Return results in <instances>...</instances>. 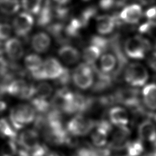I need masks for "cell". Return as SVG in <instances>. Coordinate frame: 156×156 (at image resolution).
Masks as SVG:
<instances>
[{
  "label": "cell",
  "mask_w": 156,
  "mask_h": 156,
  "mask_svg": "<svg viewBox=\"0 0 156 156\" xmlns=\"http://www.w3.org/2000/svg\"><path fill=\"white\" fill-rule=\"evenodd\" d=\"M117 58L111 53H105L100 58L101 71L105 73L112 71L117 64Z\"/></svg>",
  "instance_id": "obj_19"
},
{
  "label": "cell",
  "mask_w": 156,
  "mask_h": 156,
  "mask_svg": "<svg viewBox=\"0 0 156 156\" xmlns=\"http://www.w3.org/2000/svg\"><path fill=\"white\" fill-rule=\"evenodd\" d=\"M101 52V51L98 47L91 44L83 49L82 58L85 63L89 65H94V63L99 58Z\"/></svg>",
  "instance_id": "obj_20"
},
{
  "label": "cell",
  "mask_w": 156,
  "mask_h": 156,
  "mask_svg": "<svg viewBox=\"0 0 156 156\" xmlns=\"http://www.w3.org/2000/svg\"><path fill=\"white\" fill-rule=\"evenodd\" d=\"M43 0H21V5L25 12L30 14H38L40 12Z\"/></svg>",
  "instance_id": "obj_26"
},
{
  "label": "cell",
  "mask_w": 156,
  "mask_h": 156,
  "mask_svg": "<svg viewBox=\"0 0 156 156\" xmlns=\"http://www.w3.org/2000/svg\"><path fill=\"white\" fill-rule=\"evenodd\" d=\"M53 92L52 85L48 82H41L35 87V95L38 98L46 99L51 96Z\"/></svg>",
  "instance_id": "obj_27"
},
{
  "label": "cell",
  "mask_w": 156,
  "mask_h": 156,
  "mask_svg": "<svg viewBox=\"0 0 156 156\" xmlns=\"http://www.w3.org/2000/svg\"><path fill=\"white\" fill-rule=\"evenodd\" d=\"M144 105L149 110H156V83L146 85L142 90Z\"/></svg>",
  "instance_id": "obj_18"
},
{
  "label": "cell",
  "mask_w": 156,
  "mask_h": 156,
  "mask_svg": "<svg viewBox=\"0 0 156 156\" xmlns=\"http://www.w3.org/2000/svg\"><path fill=\"white\" fill-rule=\"evenodd\" d=\"M148 66L154 72H156V51L151 52L147 58Z\"/></svg>",
  "instance_id": "obj_34"
},
{
  "label": "cell",
  "mask_w": 156,
  "mask_h": 156,
  "mask_svg": "<svg viewBox=\"0 0 156 156\" xmlns=\"http://www.w3.org/2000/svg\"><path fill=\"white\" fill-rule=\"evenodd\" d=\"M51 38L48 34L40 32L34 35L32 38L31 44L33 49L38 53L46 52L50 47Z\"/></svg>",
  "instance_id": "obj_17"
},
{
  "label": "cell",
  "mask_w": 156,
  "mask_h": 156,
  "mask_svg": "<svg viewBox=\"0 0 156 156\" xmlns=\"http://www.w3.org/2000/svg\"><path fill=\"white\" fill-rule=\"evenodd\" d=\"M151 116H152V118L154 119V121L156 122V113H152V115H151Z\"/></svg>",
  "instance_id": "obj_42"
},
{
  "label": "cell",
  "mask_w": 156,
  "mask_h": 156,
  "mask_svg": "<svg viewBox=\"0 0 156 156\" xmlns=\"http://www.w3.org/2000/svg\"><path fill=\"white\" fill-rule=\"evenodd\" d=\"M110 122L117 127L126 126L129 122V115L125 108L121 107H114L108 112Z\"/></svg>",
  "instance_id": "obj_16"
},
{
  "label": "cell",
  "mask_w": 156,
  "mask_h": 156,
  "mask_svg": "<svg viewBox=\"0 0 156 156\" xmlns=\"http://www.w3.org/2000/svg\"><path fill=\"white\" fill-rule=\"evenodd\" d=\"M59 57L67 65L77 63L80 58L79 51L74 47L69 45H63L58 49Z\"/></svg>",
  "instance_id": "obj_15"
},
{
  "label": "cell",
  "mask_w": 156,
  "mask_h": 156,
  "mask_svg": "<svg viewBox=\"0 0 156 156\" xmlns=\"http://www.w3.org/2000/svg\"><path fill=\"white\" fill-rule=\"evenodd\" d=\"M20 7L19 0H0V11L5 15L15 14L18 12Z\"/></svg>",
  "instance_id": "obj_23"
},
{
  "label": "cell",
  "mask_w": 156,
  "mask_h": 156,
  "mask_svg": "<svg viewBox=\"0 0 156 156\" xmlns=\"http://www.w3.org/2000/svg\"><path fill=\"white\" fill-rule=\"evenodd\" d=\"M151 44L146 38L136 35L127 38L124 45V49L127 57L136 60L144 58L146 54L150 51Z\"/></svg>",
  "instance_id": "obj_2"
},
{
  "label": "cell",
  "mask_w": 156,
  "mask_h": 156,
  "mask_svg": "<svg viewBox=\"0 0 156 156\" xmlns=\"http://www.w3.org/2000/svg\"><path fill=\"white\" fill-rule=\"evenodd\" d=\"M121 156H129V155H127V154H126V155H121Z\"/></svg>",
  "instance_id": "obj_43"
},
{
  "label": "cell",
  "mask_w": 156,
  "mask_h": 156,
  "mask_svg": "<svg viewBox=\"0 0 156 156\" xmlns=\"http://www.w3.org/2000/svg\"><path fill=\"white\" fill-rule=\"evenodd\" d=\"M147 21H149L154 27H156V14L153 19H152L151 20H148Z\"/></svg>",
  "instance_id": "obj_41"
},
{
  "label": "cell",
  "mask_w": 156,
  "mask_h": 156,
  "mask_svg": "<svg viewBox=\"0 0 156 156\" xmlns=\"http://www.w3.org/2000/svg\"><path fill=\"white\" fill-rule=\"evenodd\" d=\"M116 25V18L115 16L103 15L96 18V27L98 32L101 35L110 34Z\"/></svg>",
  "instance_id": "obj_14"
},
{
  "label": "cell",
  "mask_w": 156,
  "mask_h": 156,
  "mask_svg": "<svg viewBox=\"0 0 156 156\" xmlns=\"http://www.w3.org/2000/svg\"><path fill=\"white\" fill-rule=\"evenodd\" d=\"M56 16L61 20L65 19L68 14V9L66 7H64L62 6H60V7H57L55 9V11Z\"/></svg>",
  "instance_id": "obj_35"
},
{
  "label": "cell",
  "mask_w": 156,
  "mask_h": 156,
  "mask_svg": "<svg viewBox=\"0 0 156 156\" xmlns=\"http://www.w3.org/2000/svg\"><path fill=\"white\" fill-rule=\"evenodd\" d=\"M124 3V0H100L99 7L103 10H109L114 6H120Z\"/></svg>",
  "instance_id": "obj_32"
},
{
  "label": "cell",
  "mask_w": 156,
  "mask_h": 156,
  "mask_svg": "<svg viewBox=\"0 0 156 156\" xmlns=\"http://www.w3.org/2000/svg\"><path fill=\"white\" fill-rule=\"evenodd\" d=\"M54 1L60 5H64L67 4L68 2H69L70 0H54Z\"/></svg>",
  "instance_id": "obj_40"
},
{
  "label": "cell",
  "mask_w": 156,
  "mask_h": 156,
  "mask_svg": "<svg viewBox=\"0 0 156 156\" xmlns=\"http://www.w3.org/2000/svg\"><path fill=\"white\" fill-rule=\"evenodd\" d=\"M46 156H65V155L58 151H50L49 149L47 154Z\"/></svg>",
  "instance_id": "obj_36"
},
{
  "label": "cell",
  "mask_w": 156,
  "mask_h": 156,
  "mask_svg": "<svg viewBox=\"0 0 156 156\" xmlns=\"http://www.w3.org/2000/svg\"><path fill=\"white\" fill-rule=\"evenodd\" d=\"M7 103L3 100L0 99V113L4 112L7 108Z\"/></svg>",
  "instance_id": "obj_37"
},
{
  "label": "cell",
  "mask_w": 156,
  "mask_h": 156,
  "mask_svg": "<svg viewBox=\"0 0 156 156\" xmlns=\"http://www.w3.org/2000/svg\"><path fill=\"white\" fill-rule=\"evenodd\" d=\"M43 60L40 56L35 54L27 55L24 59V65L30 73L41 69L43 65Z\"/></svg>",
  "instance_id": "obj_22"
},
{
  "label": "cell",
  "mask_w": 156,
  "mask_h": 156,
  "mask_svg": "<svg viewBox=\"0 0 156 156\" xmlns=\"http://www.w3.org/2000/svg\"><path fill=\"white\" fill-rule=\"evenodd\" d=\"M64 68L60 62L54 57H49L43 62L40 69L32 73L34 79L38 80L57 79L63 73Z\"/></svg>",
  "instance_id": "obj_3"
},
{
  "label": "cell",
  "mask_w": 156,
  "mask_h": 156,
  "mask_svg": "<svg viewBox=\"0 0 156 156\" xmlns=\"http://www.w3.org/2000/svg\"><path fill=\"white\" fill-rule=\"evenodd\" d=\"M143 156H156V149L154 148L152 151L145 154Z\"/></svg>",
  "instance_id": "obj_39"
},
{
  "label": "cell",
  "mask_w": 156,
  "mask_h": 156,
  "mask_svg": "<svg viewBox=\"0 0 156 156\" xmlns=\"http://www.w3.org/2000/svg\"><path fill=\"white\" fill-rule=\"evenodd\" d=\"M142 16V9L136 4H131L124 7L121 12L119 17L121 21L130 24L139 22Z\"/></svg>",
  "instance_id": "obj_11"
},
{
  "label": "cell",
  "mask_w": 156,
  "mask_h": 156,
  "mask_svg": "<svg viewBox=\"0 0 156 156\" xmlns=\"http://www.w3.org/2000/svg\"><path fill=\"white\" fill-rule=\"evenodd\" d=\"M0 137L7 140L17 139L18 137L16 130L5 118H0Z\"/></svg>",
  "instance_id": "obj_21"
},
{
  "label": "cell",
  "mask_w": 156,
  "mask_h": 156,
  "mask_svg": "<svg viewBox=\"0 0 156 156\" xmlns=\"http://www.w3.org/2000/svg\"><path fill=\"white\" fill-rule=\"evenodd\" d=\"M37 23L40 26H47L51 21L53 16L52 10L49 3L46 2L38 12Z\"/></svg>",
  "instance_id": "obj_25"
},
{
  "label": "cell",
  "mask_w": 156,
  "mask_h": 156,
  "mask_svg": "<svg viewBox=\"0 0 156 156\" xmlns=\"http://www.w3.org/2000/svg\"><path fill=\"white\" fill-rule=\"evenodd\" d=\"M124 77L125 81L133 87H142L149 79L147 69L140 63H132L126 68Z\"/></svg>",
  "instance_id": "obj_5"
},
{
  "label": "cell",
  "mask_w": 156,
  "mask_h": 156,
  "mask_svg": "<svg viewBox=\"0 0 156 156\" xmlns=\"http://www.w3.org/2000/svg\"><path fill=\"white\" fill-rule=\"evenodd\" d=\"M4 92L21 99H31L35 95V87L23 79H16L4 86Z\"/></svg>",
  "instance_id": "obj_7"
},
{
  "label": "cell",
  "mask_w": 156,
  "mask_h": 156,
  "mask_svg": "<svg viewBox=\"0 0 156 156\" xmlns=\"http://www.w3.org/2000/svg\"><path fill=\"white\" fill-rule=\"evenodd\" d=\"M131 131L127 126L118 127L113 132L107 146L112 151H120L126 149L130 140Z\"/></svg>",
  "instance_id": "obj_8"
},
{
  "label": "cell",
  "mask_w": 156,
  "mask_h": 156,
  "mask_svg": "<svg viewBox=\"0 0 156 156\" xmlns=\"http://www.w3.org/2000/svg\"><path fill=\"white\" fill-rule=\"evenodd\" d=\"M95 124L96 121L91 118L78 114L68 122L66 129L73 136H83L94 129Z\"/></svg>",
  "instance_id": "obj_4"
},
{
  "label": "cell",
  "mask_w": 156,
  "mask_h": 156,
  "mask_svg": "<svg viewBox=\"0 0 156 156\" xmlns=\"http://www.w3.org/2000/svg\"><path fill=\"white\" fill-rule=\"evenodd\" d=\"M4 50L7 55L12 60H18L24 54L22 43L16 38H10L5 42Z\"/></svg>",
  "instance_id": "obj_13"
},
{
  "label": "cell",
  "mask_w": 156,
  "mask_h": 156,
  "mask_svg": "<svg viewBox=\"0 0 156 156\" xmlns=\"http://www.w3.org/2000/svg\"><path fill=\"white\" fill-rule=\"evenodd\" d=\"M109 41L107 38L101 36H94L91 40V44L98 47L101 52L105 51L108 46Z\"/></svg>",
  "instance_id": "obj_31"
},
{
  "label": "cell",
  "mask_w": 156,
  "mask_h": 156,
  "mask_svg": "<svg viewBox=\"0 0 156 156\" xmlns=\"http://www.w3.org/2000/svg\"><path fill=\"white\" fill-rule=\"evenodd\" d=\"M17 142L20 147L25 149H34L40 143L38 130L33 129L23 130L18 136Z\"/></svg>",
  "instance_id": "obj_10"
},
{
  "label": "cell",
  "mask_w": 156,
  "mask_h": 156,
  "mask_svg": "<svg viewBox=\"0 0 156 156\" xmlns=\"http://www.w3.org/2000/svg\"><path fill=\"white\" fill-rule=\"evenodd\" d=\"M12 32V27L7 23H0V41L8 39Z\"/></svg>",
  "instance_id": "obj_33"
},
{
  "label": "cell",
  "mask_w": 156,
  "mask_h": 156,
  "mask_svg": "<svg viewBox=\"0 0 156 156\" xmlns=\"http://www.w3.org/2000/svg\"><path fill=\"white\" fill-rule=\"evenodd\" d=\"M138 135L143 142L154 143L156 140V125L150 119L142 121L138 127Z\"/></svg>",
  "instance_id": "obj_12"
},
{
  "label": "cell",
  "mask_w": 156,
  "mask_h": 156,
  "mask_svg": "<svg viewBox=\"0 0 156 156\" xmlns=\"http://www.w3.org/2000/svg\"><path fill=\"white\" fill-rule=\"evenodd\" d=\"M83 27L81 23L78 18H73L65 28V34L68 37H77L80 30Z\"/></svg>",
  "instance_id": "obj_28"
},
{
  "label": "cell",
  "mask_w": 156,
  "mask_h": 156,
  "mask_svg": "<svg viewBox=\"0 0 156 156\" xmlns=\"http://www.w3.org/2000/svg\"><path fill=\"white\" fill-rule=\"evenodd\" d=\"M94 71L87 63L79 64L73 71L72 79L74 85L81 90L90 88L94 82Z\"/></svg>",
  "instance_id": "obj_6"
},
{
  "label": "cell",
  "mask_w": 156,
  "mask_h": 156,
  "mask_svg": "<svg viewBox=\"0 0 156 156\" xmlns=\"http://www.w3.org/2000/svg\"><path fill=\"white\" fill-rule=\"evenodd\" d=\"M125 149L129 156H140L144 150V143L139 138L130 140Z\"/></svg>",
  "instance_id": "obj_24"
},
{
  "label": "cell",
  "mask_w": 156,
  "mask_h": 156,
  "mask_svg": "<svg viewBox=\"0 0 156 156\" xmlns=\"http://www.w3.org/2000/svg\"><path fill=\"white\" fill-rule=\"evenodd\" d=\"M35 110L32 105L21 104L13 107L10 112V123L16 130L32 122L35 118Z\"/></svg>",
  "instance_id": "obj_1"
},
{
  "label": "cell",
  "mask_w": 156,
  "mask_h": 156,
  "mask_svg": "<svg viewBox=\"0 0 156 156\" xmlns=\"http://www.w3.org/2000/svg\"><path fill=\"white\" fill-rule=\"evenodd\" d=\"M31 104L35 110L41 113L48 112L50 107V105L46 99L38 97L31 99Z\"/></svg>",
  "instance_id": "obj_30"
},
{
  "label": "cell",
  "mask_w": 156,
  "mask_h": 156,
  "mask_svg": "<svg viewBox=\"0 0 156 156\" xmlns=\"http://www.w3.org/2000/svg\"><path fill=\"white\" fill-rule=\"evenodd\" d=\"M34 20L31 14L23 12L20 13L13 20V29L19 37H25L32 29Z\"/></svg>",
  "instance_id": "obj_9"
},
{
  "label": "cell",
  "mask_w": 156,
  "mask_h": 156,
  "mask_svg": "<svg viewBox=\"0 0 156 156\" xmlns=\"http://www.w3.org/2000/svg\"><path fill=\"white\" fill-rule=\"evenodd\" d=\"M83 1H88V0H83Z\"/></svg>",
  "instance_id": "obj_44"
},
{
  "label": "cell",
  "mask_w": 156,
  "mask_h": 156,
  "mask_svg": "<svg viewBox=\"0 0 156 156\" xmlns=\"http://www.w3.org/2000/svg\"><path fill=\"white\" fill-rule=\"evenodd\" d=\"M96 8L93 6L88 7L82 11L78 19L81 23L83 27L87 26L88 23L90 21V20L94 16L95 14L96 13Z\"/></svg>",
  "instance_id": "obj_29"
},
{
  "label": "cell",
  "mask_w": 156,
  "mask_h": 156,
  "mask_svg": "<svg viewBox=\"0 0 156 156\" xmlns=\"http://www.w3.org/2000/svg\"><path fill=\"white\" fill-rule=\"evenodd\" d=\"M155 0H139V1L144 5H149L152 4L154 2H155Z\"/></svg>",
  "instance_id": "obj_38"
}]
</instances>
